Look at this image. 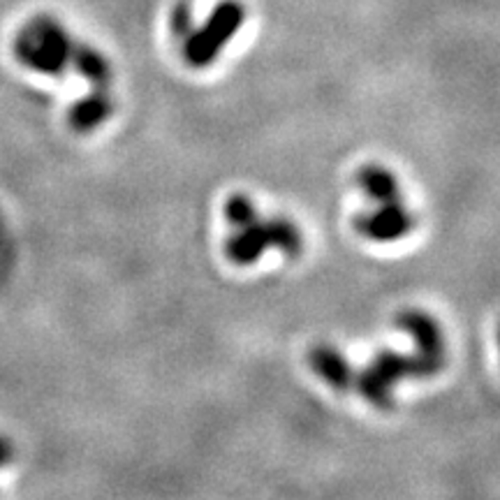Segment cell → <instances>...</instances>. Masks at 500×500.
<instances>
[{
	"label": "cell",
	"instance_id": "ba28073f",
	"mask_svg": "<svg viewBox=\"0 0 500 500\" xmlns=\"http://www.w3.org/2000/svg\"><path fill=\"white\" fill-rule=\"evenodd\" d=\"M114 111V100L107 89H95L68 111V123L74 132H90L107 121Z\"/></svg>",
	"mask_w": 500,
	"mask_h": 500
},
{
	"label": "cell",
	"instance_id": "3957f363",
	"mask_svg": "<svg viewBox=\"0 0 500 500\" xmlns=\"http://www.w3.org/2000/svg\"><path fill=\"white\" fill-rule=\"evenodd\" d=\"M246 24V5L241 0H218L202 26H195L181 40V56L190 68H209L218 61L222 49Z\"/></svg>",
	"mask_w": 500,
	"mask_h": 500
},
{
	"label": "cell",
	"instance_id": "52a82bcc",
	"mask_svg": "<svg viewBox=\"0 0 500 500\" xmlns=\"http://www.w3.org/2000/svg\"><path fill=\"white\" fill-rule=\"evenodd\" d=\"M308 363L311 369L316 371V375H320L329 387L338 392L353 390L354 384V369L350 366V362L338 353L332 345H316V348L308 353Z\"/></svg>",
	"mask_w": 500,
	"mask_h": 500
},
{
	"label": "cell",
	"instance_id": "5b68a950",
	"mask_svg": "<svg viewBox=\"0 0 500 500\" xmlns=\"http://www.w3.org/2000/svg\"><path fill=\"white\" fill-rule=\"evenodd\" d=\"M354 227L362 237L371 239L375 243H392L408 237L415 230V216L412 211L403 204V200L380 204L375 211L362 213L354 221Z\"/></svg>",
	"mask_w": 500,
	"mask_h": 500
},
{
	"label": "cell",
	"instance_id": "7a4b0ae2",
	"mask_svg": "<svg viewBox=\"0 0 500 500\" xmlns=\"http://www.w3.org/2000/svg\"><path fill=\"white\" fill-rule=\"evenodd\" d=\"M440 366L427 357L401 354L396 350H380L373 362L363 371L354 373V384L359 394L378 410H390L394 406V384L406 378H431Z\"/></svg>",
	"mask_w": 500,
	"mask_h": 500
},
{
	"label": "cell",
	"instance_id": "277c9868",
	"mask_svg": "<svg viewBox=\"0 0 500 500\" xmlns=\"http://www.w3.org/2000/svg\"><path fill=\"white\" fill-rule=\"evenodd\" d=\"M269 248H278L285 255H299L304 250L299 225L285 216L255 218L253 222L234 230L225 243V253L239 267H250Z\"/></svg>",
	"mask_w": 500,
	"mask_h": 500
},
{
	"label": "cell",
	"instance_id": "8992f818",
	"mask_svg": "<svg viewBox=\"0 0 500 500\" xmlns=\"http://www.w3.org/2000/svg\"><path fill=\"white\" fill-rule=\"evenodd\" d=\"M396 326H401L403 332L410 334L417 345V353L421 357H427L429 362L438 363L440 369L445 366V338H442V329L429 313L417 311V308L401 311L396 316Z\"/></svg>",
	"mask_w": 500,
	"mask_h": 500
},
{
	"label": "cell",
	"instance_id": "30bf717a",
	"mask_svg": "<svg viewBox=\"0 0 500 500\" xmlns=\"http://www.w3.org/2000/svg\"><path fill=\"white\" fill-rule=\"evenodd\" d=\"M359 185L378 204H390V202L401 200L399 179L382 165H366L359 172Z\"/></svg>",
	"mask_w": 500,
	"mask_h": 500
},
{
	"label": "cell",
	"instance_id": "4fadbf2b",
	"mask_svg": "<svg viewBox=\"0 0 500 500\" xmlns=\"http://www.w3.org/2000/svg\"><path fill=\"white\" fill-rule=\"evenodd\" d=\"M12 458V442L5 436H0V468L10 464Z\"/></svg>",
	"mask_w": 500,
	"mask_h": 500
},
{
	"label": "cell",
	"instance_id": "8fae6325",
	"mask_svg": "<svg viewBox=\"0 0 500 500\" xmlns=\"http://www.w3.org/2000/svg\"><path fill=\"white\" fill-rule=\"evenodd\" d=\"M225 216H227V221L232 222L234 230H239V227L248 225V222H253L255 218H259V213H258V209H255V204L250 197L232 195L225 204Z\"/></svg>",
	"mask_w": 500,
	"mask_h": 500
},
{
	"label": "cell",
	"instance_id": "7c38bea8",
	"mask_svg": "<svg viewBox=\"0 0 500 500\" xmlns=\"http://www.w3.org/2000/svg\"><path fill=\"white\" fill-rule=\"evenodd\" d=\"M193 19H195V16H193V7H190V3H185V0H179V3L172 7V14H169V28H172L176 40H184V37L190 35V31L195 28Z\"/></svg>",
	"mask_w": 500,
	"mask_h": 500
},
{
	"label": "cell",
	"instance_id": "6da1fadb",
	"mask_svg": "<svg viewBox=\"0 0 500 500\" xmlns=\"http://www.w3.org/2000/svg\"><path fill=\"white\" fill-rule=\"evenodd\" d=\"M74 37L52 14H35L14 35L12 53L24 68L47 77H63L70 68Z\"/></svg>",
	"mask_w": 500,
	"mask_h": 500
},
{
	"label": "cell",
	"instance_id": "9c48e42d",
	"mask_svg": "<svg viewBox=\"0 0 500 500\" xmlns=\"http://www.w3.org/2000/svg\"><path fill=\"white\" fill-rule=\"evenodd\" d=\"M70 65H72L89 84H93L95 89H107V84L111 81V65L109 61L105 59V53L86 42H77V40H74L72 53H70Z\"/></svg>",
	"mask_w": 500,
	"mask_h": 500
}]
</instances>
